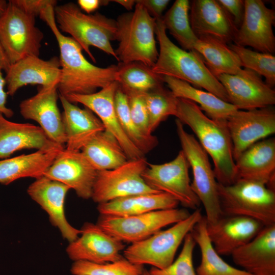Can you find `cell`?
Wrapping results in <instances>:
<instances>
[{
	"instance_id": "2e32d148",
	"label": "cell",
	"mask_w": 275,
	"mask_h": 275,
	"mask_svg": "<svg viewBox=\"0 0 275 275\" xmlns=\"http://www.w3.org/2000/svg\"><path fill=\"white\" fill-rule=\"evenodd\" d=\"M98 170L80 151H60L44 176L75 191L83 199L91 198Z\"/></svg>"
},
{
	"instance_id": "5bb4252c",
	"label": "cell",
	"mask_w": 275,
	"mask_h": 275,
	"mask_svg": "<svg viewBox=\"0 0 275 275\" xmlns=\"http://www.w3.org/2000/svg\"><path fill=\"white\" fill-rule=\"evenodd\" d=\"M216 78L227 93L229 103L238 110H251L275 104L274 89L249 69L242 68L236 74H221Z\"/></svg>"
},
{
	"instance_id": "603a6c76",
	"label": "cell",
	"mask_w": 275,
	"mask_h": 275,
	"mask_svg": "<svg viewBox=\"0 0 275 275\" xmlns=\"http://www.w3.org/2000/svg\"><path fill=\"white\" fill-rule=\"evenodd\" d=\"M189 18L191 29L197 37L208 35L227 44L234 42L238 29L216 0L190 2Z\"/></svg>"
},
{
	"instance_id": "681fc988",
	"label": "cell",
	"mask_w": 275,
	"mask_h": 275,
	"mask_svg": "<svg viewBox=\"0 0 275 275\" xmlns=\"http://www.w3.org/2000/svg\"><path fill=\"white\" fill-rule=\"evenodd\" d=\"M8 2L5 0H0V17L5 11Z\"/></svg>"
},
{
	"instance_id": "9a60e30c",
	"label": "cell",
	"mask_w": 275,
	"mask_h": 275,
	"mask_svg": "<svg viewBox=\"0 0 275 275\" xmlns=\"http://www.w3.org/2000/svg\"><path fill=\"white\" fill-rule=\"evenodd\" d=\"M274 22V10L267 7L262 1L244 0V17L234 44L273 54L275 51Z\"/></svg>"
},
{
	"instance_id": "9c48e42d",
	"label": "cell",
	"mask_w": 275,
	"mask_h": 275,
	"mask_svg": "<svg viewBox=\"0 0 275 275\" xmlns=\"http://www.w3.org/2000/svg\"><path fill=\"white\" fill-rule=\"evenodd\" d=\"M35 18L9 1L0 17V42L11 64L28 56L39 57L44 34Z\"/></svg>"
},
{
	"instance_id": "484cf974",
	"label": "cell",
	"mask_w": 275,
	"mask_h": 275,
	"mask_svg": "<svg viewBox=\"0 0 275 275\" xmlns=\"http://www.w3.org/2000/svg\"><path fill=\"white\" fill-rule=\"evenodd\" d=\"M58 147L63 148L52 142L39 126L11 122L0 114V159L23 149L49 150Z\"/></svg>"
},
{
	"instance_id": "7bdbcfd3",
	"label": "cell",
	"mask_w": 275,
	"mask_h": 275,
	"mask_svg": "<svg viewBox=\"0 0 275 275\" xmlns=\"http://www.w3.org/2000/svg\"><path fill=\"white\" fill-rule=\"evenodd\" d=\"M219 5L231 17L234 23L238 29L244 17V1L216 0Z\"/></svg>"
},
{
	"instance_id": "836d02e7",
	"label": "cell",
	"mask_w": 275,
	"mask_h": 275,
	"mask_svg": "<svg viewBox=\"0 0 275 275\" xmlns=\"http://www.w3.org/2000/svg\"><path fill=\"white\" fill-rule=\"evenodd\" d=\"M116 81L125 93H145L163 86L162 77L152 68L138 62L119 63Z\"/></svg>"
},
{
	"instance_id": "e0dca14e",
	"label": "cell",
	"mask_w": 275,
	"mask_h": 275,
	"mask_svg": "<svg viewBox=\"0 0 275 275\" xmlns=\"http://www.w3.org/2000/svg\"><path fill=\"white\" fill-rule=\"evenodd\" d=\"M118 87V84L115 81L92 94H71L65 97L72 103L82 104L96 114L105 130L117 139L128 160L144 157L145 155L129 140L119 123L115 106V95Z\"/></svg>"
},
{
	"instance_id": "4316f807",
	"label": "cell",
	"mask_w": 275,
	"mask_h": 275,
	"mask_svg": "<svg viewBox=\"0 0 275 275\" xmlns=\"http://www.w3.org/2000/svg\"><path fill=\"white\" fill-rule=\"evenodd\" d=\"M66 137L65 149L80 151L94 136L105 130L100 119L89 108H81L59 94Z\"/></svg>"
},
{
	"instance_id": "c3c4849f",
	"label": "cell",
	"mask_w": 275,
	"mask_h": 275,
	"mask_svg": "<svg viewBox=\"0 0 275 275\" xmlns=\"http://www.w3.org/2000/svg\"><path fill=\"white\" fill-rule=\"evenodd\" d=\"M112 2L120 4L128 11L131 10L135 5V1L133 0H116Z\"/></svg>"
},
{
	"instance_id": "e575fe53",
	"label": "cell",
	"mask_w": 275,
	"mask_h": 275,
	"mask_svg": "<svg viewBox=\"0 0 275 275\" xmlns=\"http://www.w3.org/2000/svg\"><path fill=\"white\" fill-rule=\"evenodd\" d=\"M190 1L176 0L161 18L166 30L177 41L182 49L194 50L198 39L190 26L189 12Z\"/></svg>"
},
{
	"instance_id": "cb8c5ba5",
	"label": "cell",
	"mask_w": 275,
	"mask_h": 275,
	"mask_svg": "<svg viewBox=\"0 0 275 275\" xmlns=\"http://www.w3.org/2000/svg\"><path fill=\"white\" fill-rule=\"evenodd\" d=\"M231 255L234 263L251 275H275V225L263 227Z\"/></svg>"
},
{
	"instance_id": "ffe728a7",
	"label": "cell",
	"mask_w": 275,
	"mask_h": 275,
	"mask_svg": "<svg viewBox=\"0 0 275 275\" xmlns=\"http://www.w3.org/2000/svg\"><path fill=\"white\" fill-rule=\"evenodd\" d=\"M70 189L63 183L44 176L35 179L27 189L29 196L46 211L51 224L69 242L76 240L81 233L80 229L71 226L65 216V198Z\"/></svg>"
},
{
	"instance_id": "ab89813d",
	"label": "cell",
	"mask_w": 275,
	"mask_h": 275,
	"mask_svg": "<svg viewBox=\"0 0 275 275\" xmlns=\"http://www.w3.org/2000/svg\"><path fill=\"white\" fill-rule=\"evenodd\" d=\"M196 243L191 233H188L183 241L182 249L177 257L163 269L152 267L150 275H197L193 265V253Z\"/></svg>"
},
{
	"instance_id": "d590c367",
	"label": "cell",
	"mask_w": 275,
	"mask_h": 275,
	"mask_svg": "<svg viewBox=\"0 0 275 275\" xmlns=\"http://www.w3.org/2000/svg\"><path fill=\"white\" fill-rule=\"evenodd\" d=\"M115 106L120 126L129 140L145 155L158 143L157 138L144 134L133 122L130 114L126 94L119 87L115 95Z\"/></svg>"
},
{
	"instance_id": "f6af8a7d",
	"label": "cell",
	"mask_w": 275,
	"mask_h": 275,
	"mask_svg": "<svg viewBox=\"0 0 275 275\" xmlns=\"http://www.w3.org/2000/svg\"><path fill=\"white\" fill-rule=\"evenodd\" d=\"M6 85V80L3 77L2 70H0V114L6 118L11 117L13 114V111L7 107V92L5 91L4 88Z\"/></svg>"
},
{
	"instance_id": "ba28073f",
	"label": "cell",
	"mask_w": 275,
	"mask_h": 275,
	"mask_svg": "<svg viewBox=\"0 0 275 275\" xmlns=\"http://www.w3.org/2000/svg\"><path fill=\"white\" fill-rule=\"evenodd\" d=\"M176 131L182 151L191 167L193 179L191 187L202 204L208 224H213L223 216L217 190V182L208 156L194 135L188 133L177 119Z\"/></svg>"
},
{
	"instance_id": "4fadbf2b",
	"label": "cell",
	"mask_w": 275,
	"mask_h": 275,
	"mask_svg": "<svg viewBox=\"0 0 275 275\" xmlns=\"http://www.w3.org/2000/svg\"><path fill=\"white\" fill-rule=\"evenodd\" d=\"M235 161L253 144L275 133V109L273 106L237 110L227 119Z\"/></svg>"
},
{
	"instance_id": "ee69618b",
	"label": "cell",
	"mask_w": 275,
	"mask_h": 275,
	"mask_svg": "<svg viewBox=\"0 0 275 275\" xmlns=\"http://www.w3.org/2000/svg\"><path fill=\"white\" fill-rule=\"evenodd\" d=\"M156 20L161 19L162 13L169 4V0H138Z\"/></svg>"
},
{
	"instance_id": "7a4b0ae2",
	"label": "cell",
	"mask_w": 275,
	"mask_h": 275,
	"mask_svg": "<svg viewBox=\"0 0 275 275\" xmlns=\"http://www.w3.org/2000/svg\"><path fill=\"white\" fill-rule=\"evenodd\" d=\"M175 117L190 127L201 146L212 159L217 182L224 185L236 182L235 162L227 121L212 119L195 102L179 98Z\"/></svg>"
},
{
	"instance_id": "5b68a950",
	"label": "cell",
	"mask_w": 275,
	"mask_h": 275,
	"mask_svg": "<svg viewBox=\"0 0 275 275\" xmlns=\"http://www.w3.org/2000/svg\"><path fill=\"white\" fill-rule=\"evenodd\" d=\"M116 21L119 45L115 52L119 63L138 62L152 68L158 56L156 20L135 1L134 11L120 14Z\"/></svg>"
},
{
	"instance_id": "7dc6e473",
	"label": "cell",
	"mask_w": 275,
	"mask_h": 275,
	"mask_svg": "<svg viewBox=\"0 0 275 275\" xmlns=\"http://www.w3.org/2000/svg\"><path fill=\"white\" fill-rule=\"evenodd\" d=\"M10 65L11 63L0 42V70L7 72Z\"/></svg>"
},
{
	"instance_id": "f1b7e54d",
	"label": "cell",
	"mask_w": 275,
	"mask_h": 275,
	"mask_svg": "<svg viewBox=\"0 0 275 275\" xmlns=\"http://www.w3.org/2000/svg\"><path fill=\"white\" fill-rule=\"evenodd\" d=\"M58 147L0 159V183L8 184L23 178H38L51 164L61 150Z\"/></svg>"
},
{
	"instance_id": "277c9868",
	"label": "cell",
	"mask_w": 275,
	"mask_h": 275,
	"mask_svg": "<svg viewBox=\"0 0 275 275\" xmlns=\"http://www.w3.org/2000/svg\"><path fill=\"white\" fill-rule=\"evenodd\" d=\"M54 17L60 32L71 36L89 55L93 62H96L90 51L94 46L108 55L119 60L111 41L116 40V21L99 13L94 14L84 13L73 2L56 6Z\"/></svg>"
},
{
	"instance_id": "4dcf8cb0",
	"label": "cell",
	"mask_w": 275,
	"mask_h": 275,
	"mask_svg": "<svg viewBox=\"0 0 275 275\" xmlns=\"http://www.w3.org/2000/svg\"><path fill=\"white\" fill-rule=\"evenodd\" d=\"M194 50L201 56L206 66L216 77L221 74H236L242 69L237 55L227 43L214 37H198Z\"/></svg>"
},
{
	"instance_id": "44dd1931",
	"label": "cell",
	"mask_w": 275,
	"mask_h": 275,
	"mask_svg": "<svg viewBox=\"0 0 275 275\" xmlns=\"http://www.w3.org/2000/svg\"><path fill=\"white\" fill-rule=\"evenodd\" d=\"M6 73L7 92L13 96L18 89L26 85H58L61 69L59 58L56 56L44 60L39 57L30 56L11 64Z\"/></svg>"
},
{
	"instance_id": "74e56055",
	"label": "cell",
	"mask_w": 275,
	"mask_h": 275,
	"mask_svg": "<svg viewBox=\"0 0 275 275\" xmlns=\"http://www.w3.org/2000/svg\"><path fill=\"white\" fill-rule=\"evenodd\" d=\"M230 48L237 55L242 67L249 69L265 78V82L273 88L275 85V56L253 51L234 43Z\"/></svg>"
},
{
	"instance_id": "f907efd6",
	"label": "cell",
	"mask_w": 275,
	"mask_h": 275,
	"mask_svg": "<svg viewBox=\"0 0 275 275\" xmlns=\"http://www.w3.org/2000/svg\"><path fill=\"white\" fill-rule=\"evenodd\" d=\"M142 275H150L148 270L145 269V268L143 270V272Z\"/></svg>"
},
{
	"instance_id": "bcb514c9",
	"label": "cell",
	"mask_w": 275,
	"mask_h": 275,
	"mask_svg": "<svg viewBox=\"0 0 275 275\" xmlns=\"http://www.w3.org/2000/svg\"><path fill=\"white\" fill-rule=\"evenodd\" d=\"M109 1L100 0H78V6L81 10L84 11L87 14H91L102 5H106L109 3Z\"/></svg>"
},
{
	"instance_id": "ac0fdd59",
	"label": "cell",
	"mask_w": 275,
	"mask_h": 275,
	"mask_svg": "<svg viewBox=\"0 0 275 275\" xmlns=\"http://www.w3.org/2000/svg\"><path fill=\"white\" fill-rule=\"evenodd\" d=\"M80 236L70 242L66 249L68 257L74 261H85L95 263L114 262L123 257L124 242L111 236L97 224L85 223Z\"/></svg>"
},
{
	"instance_id": "7c38bea8",
	"label": "cell",
	"mask_w": 275,
	"mask_h": 275,
	"mask_svg": "<svg viewBox=\"0 0 275 275\" xmlns=\"http://www.w3.org/2000/svg\"><path fill=\"white\" fill-rule=\"evenodd\" d=\"M189 164L182 150L172 160L162 164L148 163L142 176L152 189L166 193L186 208H198L201 203L191 187Z\"/></svg>"
},
{
	"instance_id": "1f68e13d",
	"label": "cell",
	"mask_w": 275,
	"mask_h": 275,
	"mask_svg": "<svg viewBox=\"0 0 275 275\" xmlns=\"http://www.w3.org/2000/svg\"><path fill=\"white\" fill-rule=\"evenodd\" d=\"M80 151L98 171L115 169L128 160L117 139L105 130L91 140Z\"/></svg>"
},
{
	"instance_id": "52a82bcc",
	"label": "cell",
	"mask_w": 275,
	"mask_h": 275,
	"mask_svg": "<svg viewBox=\"0 0 275 275\" xmlns=\"http://www.w3.org/2000/svg\"><path fill=\"white\" fill-rule=\"evenodd\" d=\"M201 210H194L186 218L142 241L131 243L123 251L124 257L139 265H150L163 269L174 260L177 250L186 235L202 217Z\"/></svg>"
},
{
	"instance_id": "b9f144b4",
	"label": "cell",
	"mask_w": 275,
	"mask_h": 275,
	"mask_svg": "<svg viewBox=\"0 0 275 275\" xmlns=\"http://www.w3.org/2000/svg\"><path fill=\"white\" fill-rule=\"evenodd\" d=\"M11 2L26 13L35 17L40 16L50 7H55L57 1L54 0H11Z\"/></svg>"
},
{
	"instance_id": "d6986e66",
	"label": "cell",
	"mask_w": 275,
	"mask_h": 275,
	"mask_svg": "<svg viewBox=\"0 0 275 275\" xmlns=\"http://www.w3.org/2000/svg\"><path fill=\"white\" fill-rule=\"evenodd\" d=\"M58 97V85L40 86L35 95L21 102L20 113L24 118L38 123L52 142L65 148L66 137L57 105Z\"/></svg>"
},
{
	"instance_id": "8fae6325",
	"label": "cell",
	"mask_w": 275,
	"mask_h": 275,
	"mask_svg": "<svg viewBox=\"0 0 275 275\" xmlns=\"http://www.w3.org/2000/svg\"><path fill=\"white\" fill-rule=\"evenodd\" d=\"M147 165L144 157L128 160L114 169L98 171L91 199L99 204L130 196L160 193L150 188L143 179Z\"/></svg>"
},
{
	"instance_id": "3957f363",
	"label": "cell",
	"mask_w": 275,
	"mask_h": 275,
	"mask_svg": "<svg viewBox=\"0 0 275 275\" xmlns=\"http://www.w3.org/2000/svg\"><path fill=\"white\" fill-rule=\"evenodd\" d=\"M155 34L159 50L157 60L151 68L154 73L204 89L229 102L225 88L209 70L201 56L195 50H185L175 45L168 36L161 19L156 20Z\"/></svg>"
},
{
	"instance_id": "8d00e7d4",
	"label": "cell",
	"mask_w": 275,
	"mask_h": 275,
	"mask_svg": "<svg viewBox=\"0 0 275 275\" xmlns=\"http://www.w3.org/2000/svg\"><path fill=\"white\" fill-rule=\"evenodd\" d=\"M149 116L150 133L170 116H175L178 98L163 86L144 93Z\"/></svg>"
},
{
	"instance_id": "d6a6232c",
	"label": "cell",
	"mask_w": 275,
	"mask_h": 275,
	"mask_svg": "<svg viewBox=\"0 0 275 275\" xmlns=\"http://www.w3.org/2000/svg\"><path fill=\"white\" fill-rule=\"evenodd\" d=\"M207 221L202 216L190 232L201 254L197 275H251L226 262L213 248L207 232Z\"/></svg>"
},
{
	"instance_id": "83f0119b",
	"label": "cell",
	"mask_w": 275,
	"mask_h": 275,
	"mask_svg": "<svg viewBox=\"0 0 275 275\" xmlns=\"http://www.w3.org/2000/svg\"><path fill=\"white\" fill-rule=\"evenodd\" d=\"M179 204L170 195L160 192L117 199L99 204L97 208L102 215L128 216L155 210L176 208Z\"/></svg>"
},
{
	"instance_id": "60d3db41",
	"label": "cell",
	"mask_w": 275,
	"mask_h": 275,
	"mask_svg": "<svg viewBox=\"0 0 275 275\" xmlns=\"http://www.w3.org/2000/svg\"><path fill=\"white\" fill-rule=\"evenodd\" d=\"M125 94L133 122L144 134L151 135L149 131V116L144 93L128 92Z\"/></svg>"
},
{
	"instance_id": "f35d334b",
	"label": "cell",
	"mask_w": 275,
	"mask_h": 275,
	"mask_svg": "<svg viewBox=\"0 0 275 275\" xmlns=\"http://www.w3.org/2000/svg\"><path fill=\"white\" fill-rule=\"evenodd\" d=\"M143 265L133 264L124 257L114 262L95 263L74 261L71 267L73 275H142Z\"/></svg>"
},
{
	"instance_id": "6da1fadb",
	"label": "cell",
	"mask_w": 275,
	"mask_h": 275,
	"mask_svg": "<svg viewBox=\"0 0 275 275\" xmlns=\"http://www.w3.org/2000/svg\"><path fill=\"white\" fill-rule=\"evenodd\" d=\"M54 7L48 8L40 16L50 29L60 49L61 75L58 85L59 95L90 94L116 81L117 65L96 66L82 54L81 47L71 37L64 35L58 28Z\"/></svg>"
},
{
	"instance_id": "f546056e",
	"label": "cell",
	"mask_w": 275,
	"mask_h": 275,
	"mask_svg": "<svg viewBox=\"0 0 275 275\" xmlns=\"http://www.w3.org/2000/svg\"><path fill=\"white\" fill-rule=\"evenodd\" d=\"M162 78L175 97L198 104L205 114L212 119L227 121L231 115L238 110L234 105L214 94L196 88L184 81L166 76Z\"/></svg>"
},
{
	"instance_id": "30bf717a",
	"label": "cell",
	"mask_w": 275,
	"mask_h": 275,
	"mask_svg": "<svg viewBox=\"0 0 275 275\" xmlns=\"http://www.w3.org/2000/svg\"><path fill=\"white\" fill-rule=\"evenodd\" d=\"M190 214L186 209L176 208L128 216L100 215L97 224L123 242L133 243L150 237L162 228L186 218Z\"/></svg>"
},
{
	"instance_id": "8992f818",
	"label": "cell",
	"mask_w": 275,
	"mask_h": 275,
	"mask_svg": "<svg viewBox=\"0 0 275 275\" xmlns=\"http://www.w3.org/2000/svg\"><path fill=\"white\" fill-rule=\"evenodd\" d=\"M217 190L223 215L248 217L264 226L275 225V191L264 183L238 179L229 185L218 183Z\"/></svg>"
},
{
	"instance_id": "7402d4cb",
	"label": "cell",
	"mask_w": 275,
	"mask_h": 275,
	"mask_svg": "<svg viewBox=\"0 0 275 275\" xmlns=\"http://www.w3.org/2000/svg\"><path fill=\"white\" fill-rule=\"evenodd\" d=\"M264 227L245 216L223 215L213 224L207 223V232L215 250L220 255H230L252 240Z\"/></svg>"
},
{
	"instance_id": "d4e9b609",
	"label": "cell",
	"mask_w": 275,
	"mask_h": 275,
	"mask_svg": "<svg viewBox=\"0 0 275 275\" xmlns=\"http://www.w3.org/2000/svg\"><path fill=\"white\" fill-rule=\"evenodd\" d=\"M237 180L264 183L275 189V139L259 141L244 150L235 161Z\"/></svg>"
}]
</instances>
